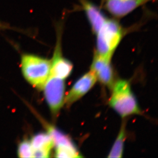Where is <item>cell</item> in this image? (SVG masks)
<instances>
[{
	"instance_id": "cell-7",
	"label": "cell",
	"mask_w": 158,
	"mask_h": 158,
	"mask_svg": "<svg viewBox=\"0 0 158 158\" xmlns=\"http://www.w3.org/2000/svg\"><path fill=\"white\" fill-rule=\"evenodd\" d=\"M110 60L96 54L93 60L91 70L94 72L97 79L110 88L113 86L114 73Z\"/></svg>"
},
{
	"instance_id": "cell-2",
	"label": "cell",
	"mask_w": 158,
	"mask_h": 158,
	"mask_svg": "<svg viewBox=\"0 0 158 158\" xmlns=\"http://www.w3.org/2000/svg\"><path fill=\"white\" fill-rule=\"evenodd\" d=\"M110 106L123 117L140 113V110L128 81L120 80L113 86Z\"/></svg>"
},
{
	"instance_id": "cell-8",
	"label": "cell",
	"mask_w": 158,
	"mask_h": 158,
	"mask_svg": "<svg viewBox=\"0 0 158 158\" xmlns=\"http://www.w3.org/2000/svg\"><path fill=\"white\" fill-rule=\"evenodd\" d=\"M50 76L64 79L70 75L73 66L70 61L63 57L60 51V44L57 43L54 53Z\"/></svg>"
},
{
	"instance_id": "cell-10",
	"label": "cell",
	"mask_w": 158,
	"mask_h": 158,
	"mask_svg": "<svg viewBox=\"0 0 158 158\" xmlns=\"http://www.w3.org/2000/svg\"><path fill=\"white\" fill-rule=\"evenodd\" d=\"M82 4L84 10L92 28L93 31L96 33L107 18H106L96 6L92 3L85 1Z\"/></svg>"
},
{
	"instance_id": "cell-9",
	"label": "cell",
	"mask_w": 158,
	"mask_h": 158,
	"mask_svg": "<svg viewBox=\"0 0 158 158\" xmlns=\"http://www.w3.org/2000/svg\"><path fill=\"white\" fill-rule=\"evenodd\" d=\"M33 148V158H48L54 146L51 136L48 133L35 135L30 141Z\"/></svg>"
},
{
	"instance_id": "cell-4",
	"label": "cell",
	"mask_w": 158,
	"mask_h": 158,
	"mask_svg": "<svg viewBox=\"0 0 158 158\" xmlns=\"http://www.w3.org/2000/svg\"><path fill=\"white\" fill-rule=\"evenodd\" d=\"M43 89L45 98L52 113L56 114L64 103V79L49 76Z\"/></svg>"
},
{
	"instance_id": "cell-14",
	"label": "cell",
	"mask_w": 158,
	"mask_h": 158,
	"mask_svg": "<svg viewBox=\"0 0 158 158\" xmlns=\"http://www.w3.org/2000/svg\"><path fill=\"white\" fill-rule=\"evenodd\" d=\"M18 154L19 158H33V148L30 141L25 140L21 142L18 146Z\"/></svg>"
},
{
	"instance_id": "cell-5",
	"label": "cell",
	"mask_w": 158,
	"mask_h": 158,
	"mask_svg": "<svg viewBox=\"0 0 158 158\" xmlns=\"http://www.w3.org/2000/svg\"><path fill=\"white\" fill-rule=\"evenodd\" d=\"M93 72H89L81 77L73 85L64 98V103L71 105L77 101L92 88L97 81Z\"/></svg>"
},
{
	"instance_id": "cell-11",
	"label": "cell",
	"mask_w": 158,
	"mask_h": 158,
	"mask_svg": "<svg viewBox=\"0 0 158 158\" xmlns=\"http://www.w3.org/2000/svg\"><path fill=\"white\" fill-rule=\"evenodd\" d=\"M48 133L50 135L54 146L62 145H75L71 139L61 131L53 127H48Z\"/></svg>"
},
{
	"instance_id": "cell-3",
	"label": "cell",
	"mask_w": 158,
	"mask_h": 158,
	"mask_svg": "<svg viewBox=\"0 0 158 158\" xmlns=\"http://www.w3.org/2000/svg\"><path fill=\"white\" fill-rule=\"evenodd\" d=\"M124 31L116 21L107 19L95 33L97 37V52L101 56L110 60L121 42Z\"/></svg>"
},
{
	"instance_id": "cell-6",
	"label": "cell",
	"mask_w": 158,
	"mask_h": 158,
	"mask_svg": "<svg viewBox=\"0 0 158 158\" xmlns=\"http://www.w3.org/2000/svg\"><path fill=\"white\" fill-rule=\"evenodd\" d=\"M151 1L152 0H105V7L110 15L120 18Z\"/></svg>"
},
{
	"instance_id": "cell-12",
	"label": "cell",
	"mask_w": 158,
	"mask_h": 158,
	"mask_svg": "<svg viewBox=\"0 0 158 158\" xmlns=\"http://www.w3.org/2000/svg\"><path fill=\"white\" fill-rule=\"evenodd\" d=\"M125 137V127L124 126H123L111 151L109 153V158H121L122 157Z\"/></svg>"
},
{
	"instance_id": "cell-1",
	"label": "cell",
	"mask_w": 158,
	"mask_h": 158,
	"mask_svg": "<svg viewBox=\"0 0 158 158\" xmlns=\"http://www.w3.org/2000/svg\"><path fill=\"white\" fill-rule=\"evenodd\" d=\"M51 61L36 55L26 54L21 58V69L26 81L33 87L43 89L49 77Z\"/></svg>"
},
{
	"instance_id": "cell-13",
	"label": "cell",
	"mask_w": 158,
	"mask_h": 158,
	"mask_svg": "<svg viewBox=\"0 0 158 158\" xmlns=\"http://www.w3.org/2000/svg\"><path fill=\"white\" fill-rule=\"evenodd\" d=\"M55 157L57 158H79L81 156L75 145H63L55 147Z\"/></svg>"
},
{
	"instance_id": "cell-15",
	"label": "cell",
	"mask_w": 158,
	"mask_h": 158,
	"mask_svg": "<svg viewBox=\"0 0 158 158\" xmlns=\"http://www.w3.org/2000/svg\"><path fill=\"white\" fill-rule=\"evenodd\" d=\"M1 24H0V27H1Z\"/></svg>"
}]
</instances>
